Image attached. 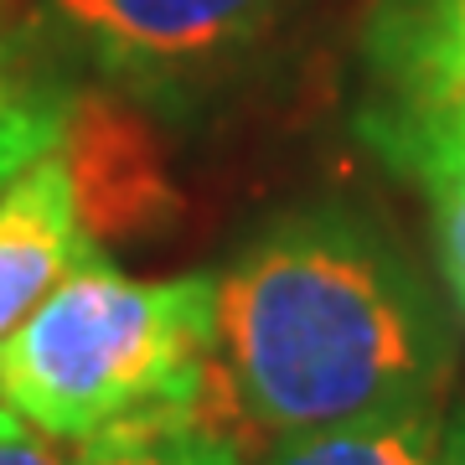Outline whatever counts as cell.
<instances>
[{
  "label": "cell",
  "mask_w": 465,
  "mask_h": 465,
  "mask_svg": "<svg viewBox=\"0 0 465 465\" xmlns=\"http://www.w3.org/2000/svg\"><path fill=\"white\" fill-rule=\"evenodd\" d=\"M450 362L434 295L357 213H290L217 274V378L269 440L434 414Z\"/></svg>",
  "instance_id": "obj_1"
},
{
  "label": "cell",
  "mask_w": 465,
  "mask_h": 465,
  "mask_svg": "<svg viewBox=\"0 0 465 465\" xmlns=\"http://www.w3.org/2000/svg\"><path fill=\"white\" fill-rule=\"evenodd\" d=\"M217 274L134 280L88 253L0 341V409L63 440L213 414Z\"/></svg>",
  "instance_id": "obj_2"
},
{
  "label": "cell",
  "mask_w": 465,
  "mask_h": 465,
  "mask_svg": "<svg viewBox=\"0 0 465 465\" xmlns=\"http://www.w3.org/2000/svg\"><path fill=\"white\" fill-rule=\"evenodd\" d=\"M357 130L419 186L465 171V0H367Z\"/></svg>",
  "instance_id": "obj_3"
},
{
  "label": "cell",
  "mask_w": 465,
  "mask_h": 465,
  "mask_svg": "<svg viewBox=\"0 0 465 465\" xmlns=\"http://www.w3.org/2000/svg\"><path fill=\"white\" fill-rule=\"evenodd\" d=\"M290 0H42L36 32L67 67L161 99L217 78Z\"/></svg>",
  "instance_id": "obj_4"
},
{
  "label": "cell",
  "mask_w": 465,
  "mask_h": 465,
  "mask_svg": "<svg viewBox=\"0 0 465 465\" xmlns=\"http://www.w3.org/2000/svg\"><path fill=\"white\" fill-rule=\"evenodd\" d=\"M99 253L63 145L0 186V341Z\"/></svg>",
  "instance_id": "obj_5"
},
{
  "label": "cell",
  "mask_w": 465,
  "mask_h": 465,
  "mask_svg": "<svg viewBox=\"0 0 465 465\" xmlns=\"http://www.w3.org/2000/svg\"><path fill=\"white\" fill-rule=\"evenodd\" d=\"M0 465H243V455L223 424V409L94 440H63L0 409Z\"/></svg>",
  "instance_id": "obj_6"
},
{
  "label": "cell",
  "mask_w": 465,
  "mask_h": 465,
  "mask_svg": "<svg viewBox=\"0 0 465 465\" xmlns=\"http://www.w3.org/2000/svg\"><path fill=\"white\" fill-rule=\"evenodd\" d=\"M73 109V67L47 36H0V186L63 145Z\"/></svg>",
  "instance_id": "obj_7"
},
{
  "label": "cell",
  "mask_w": 465,
  "mask_h": 465,
  "mask_svg": "<svg viewBox=\"0 0 465 465\" xmlns=\"http://www.w3.org/2000/svg\"><path fill=\"white\" fill-rule=\"evenodd\" d=\"M259 465H455V455H450V434L440 430V419L409 414L274 440Z\"/></svg>",
  "instance_id": "obj_8"
},
{
  "label": "cell",
  "mask_w": 465,
  "mask_h": 465,
  "mask_svg": "<svg viewBox=\"0 0 465 465\" xmlns=\"http://www.w3.org/2000/svg\"><path fill=\"white\" fill-rule=\"evenodd\" d=\"M430 192V213H434V243H440V269L455 305L465 311V171L434 176L424 182Z\"/></svg>",
  "instance_id": "obj_9"
},
{
  "label": "cell",
  "mask_w": 465,
  "mask_h": 465,
  "mask_svg": "<svg viewBox=\"0 0 465 465\" xmlns=\"http://www.w3.org/2000/svg\"><path fill=\"white\" fill-rule=\"evenodd\" d=\"M450 434V455H455V465H465V419L455 424V430H445Z\"/></svg>",
  "instance_id": "obj_10"
}]
</instances>
